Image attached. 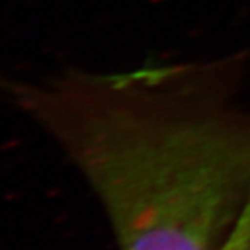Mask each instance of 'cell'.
Here are the masks:
<instances>
[{"instance_id": "1", "label": "cell", "mask_w": 250, "mask_h": 250, "mask_svg": "<svg viewBox=\"0 0 250 250\" xmlns=\"http://www.w3.org/2000/svg\"><path fill=\"white\" fill-rule=\"evenodd\" d=\"M250 50L98 76L68 69L6 92L77 160L119 250H250Z\"/></svg>"}]
</instances>
